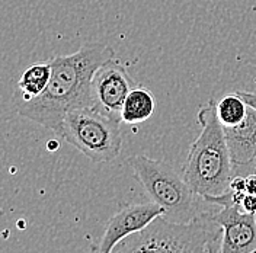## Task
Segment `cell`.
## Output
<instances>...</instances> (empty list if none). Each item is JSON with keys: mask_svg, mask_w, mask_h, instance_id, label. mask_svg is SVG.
I'll list each match as a JSON object with an SVG mask.
<instances>
[{"mask_svg": "<svg viewBox=\"0 0 256 253\" xmlns=\"http://www.w3.org/2000/svg\"><path fill=\"white\" fill-rule=\"evenodd\" d=\"M156 242V253H210L216 242H222L223 228L212 211L198 214L190 222H174L158 217L150 224Z\"/></svg>", "mask_w": 256, "mask_h": 253, "instance_id": "cell-5", "label": "cell"}, {"mask_svg": "<svg viewBox=\"0 0 256 253\" xmlns=\"http://www.w3.org/2000/svg\"><path fill=\"white\" fill-rule=\"evenodd\" d=\"M154 108H156L154 95L143 86H137L128 94L124 102L121 121L128 126L142 124L148 118H152V115L154 114Z\"/></svg>", "mask_w": 256, "mask_h": 253, "instance_id": "cell-11", "label": "cell"}, {"mask_svg": "<svg viewBox=\"0 0 256 253\" xmlns=\"http://www.w3.org/2000/svg\"><path fill=\"white\" fill-rule=\"evenodd\" d=\"M162 216H164V210L153 201L122 206L105 224L104 236L95 244L98 253H111L121 240L144 230Z\"/></svg>", "mask_w": 256, "mask_h": 253, "instance_id": "cell-8", "label": "cell"}, {"mask_svg": "<svg viewBox=\"0 0 256 253\" xmlns=\"http://www.w3.org/2000/svg\"><path fill=\"white\" fill-rule=\"evenodd\" d=\"M114 58L115 50L104 42H86L73 54L52 57L47 89L32 100L16 102L19 115L58 134L68 112L92 106L94 74Z\"/></svg>", "mask_w": 256, "mask_h": 253, "instance_id": "cell-1", "label": "cell"}, {"mask_svg": "<svg viewBox=\"0 0 256 253\" xmlns=\"http://www.w3.org/2000/svg\"><path fill=\"white\" fill-rule=\"evenodd\" d=\"M58 147H60V144H58V142H56V140H51V142H48V144H47V148H48V150H57Z\"/></svg>", "mask_w": 256, "mask_h": 253, "instance_id": "cell-17", "label": "cell"}, {"mask_svg": "<svg viewBox=\"0 0 256 253\" xmlns=\"http://www.w3.org/2000/svg\"><path fill=\"white\" fill-rule=\"evenodd\" d=\"M216 108H217V116L222 126H239L246 118L249 105L236 92V94L224 95L218 102H216Z\"/></svg>", "mask_w": 256, "mask_h": 253, "instance_id": "cell-12", "label": "cell"}, {"mask_svg": "<svg viewBox=\"0 0 256 253\" xmlns=\"http://www.w3.org/2000/svg\"><path fill=\"white\" fill-rule=\"evenodd\" d=\"M138 84L128 70L115 58L100 66L92 79V108L121 121L122 106L128 94Z\"/></svg>", "mask_w": 256, "mask_h": 253, "instance_id": "cell-7", "label": "cell"}, {"mask_svg": "<svg viewBox=\"0 0 256 253\" xmlns=\"http://www.w3.org/2000/svg\"><path fill=\"white\" fill-rule=\"evenodd\" d=\"M201 132L192 142L182 166V174L192 190L207 200L227 194L233 179V160L218 121L216 102L210 100L198 111Z\"/></svg>", "mask_w": 256, "mask_h": 253, "instance_id": "cell-2", "label": "cell"}, {"mask_svg": "<svg viewBox=\"0 0 256 253\" xmlns=\"http://www.w3.org/2000/svg\"><path fill=\"white\" fill-rule=\"evenodd\" d=\"M243 99H244V102L249 105V106H252V108H255L256 110V94L255 92H248V90H239L238 92Z\"/></svg>", "mask_w": 256, "mask_h": 253, "instance_id": "cell-16", "label": "cell"}, {"mask_svg": "<svg viewBox=\"0 0 256 253\" xmlns=\"http://www.w3.org/2000/svg\"><path fill=\"white\" fill-rule=\"evenodd\" d=\"M240 210L248 212V214H255L256 216V195L246 192V195L240 204Z\"/></svg>", "mask_w": 256, "mask_h": 253, "instance_id": "cell-14", "label": "cell"}, {"mask_svg": "<svg viewBox=\"0 0 256 253\" xmlns=\"http://www.w3.org/2000/svg\"><path fill=\"white\" fill-rule=\"evenodd\" d=\"M248 174H256V158L254 162H250V163H248V164H243V166H233V176Z\"/></svg>", "mask_w": 256, "mask_h": 253, "instance_id": "cell-15", "label": "cell"}, {"mask_svg": "<svg viewBox=\"0 0 256 253\" xmlns=\"http://www.w3.org/2000/svg\"><path fill=\"white\" fill-rule=\"evenodd\" d=\"M134 176L143 185L150 201L164 210V218L174 222H190L198 216L195 196L184 174L164 160L134 154L127 160Z\"/></svg>", "mask_w": 256, "mask_h": 253, "instance_id": "cell-3", "label": "cell"}, {"mask_svg": "<svg viewBox=\"0 0 256 253\" xmlns=\"http://www.w3.org/2000/svg\"><path fill=\"white\" fill-rule=\"evenodd\" d=\"M88 253H98L96 246H90V250ZM111 253H156V242L153 232L148 227H146L144 230L134 233L131 236H128L124 240H121Z\"/></svg>", "mask_w": 256, "mask_h": 253, "instance_id": "cell-13", "label": "cell"}, {"mask_svg": "<svg viewBox=\"0 0 256 253\" xmlns=\"http://www.w3.org/2000/svg\"><path fill=\"white\" fill-rule=\"evenodd\" d=\"M226 142L233 166H243L256 158V110L249 106L239 126H224Z\"/></svg>", "mask_w": 256, "mask_h": 253, "instance_id": "cell-9", "label": "cell"}, {"mask_svg": "<svg viewBox=\"0 0 256 253\" xmlns=\"http://www.w3.org/2000/svg\"><path fill=\"white\" fill-rule=\"evenodd\" d=\"M51 62H38L30 66L18 82V95L16 102H28L34 98H38L47 89L51 79Z\"/></svg>", "mask_w": 256, "mask_h": 253, "instance_id": "cell-10", "label": "cell"}, {"mask_svg": "<svg viewBox=\"0 0 256 253\" xmlns=\"http://www.w3.org/2000/svg\"><path fill=\"white\" fill-rule=\"evenodd\" d=\"M222 208L212 211L214 220L223 228L222 253H252L256 250V216L248 214L232 202L230 192L204 200Z\"/></svg>", "mask_w": 256, "mask_h": 253, "instance_id": "cell-6", "label": "cell"}, {"mask_svg": "<svg viewBox=\"0 0 256 253\" xmlns=\"http://www.w3.org/2000/svg\"><path fill=\"white\" fill-rule=\"evenodd\" d=\"M58 136L94 163L112 162L122 148L121 122L92 106L68 112Z\"/></svg>", "mask_w": 256, "mask_h": 253, "instance_id": "cell-4", "label": "cell"}]
</instances>
